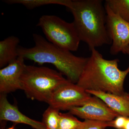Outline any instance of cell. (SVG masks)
Instances as JSON below:
<instances>
[{
  "instance_id": "6da1fadb",
  "label": "cell",
  "mask_w": 129,
  "mask_h": 129,
  "mask_svg": "<svg viewBox=\"0 0 129 129\" xmlns=\"http://www.w3.org/2000/svg\"><path fill=\"white\" fill-rule=\"evenodd\" d=\"M91 51V55L76 84L85 90L125 95L124 83L129 73V66L125 70H120L118 59H105L96 48Z\"/></svg>"
},
{
  "instance_id": "7a4b0ae2",
  "label": "cell",
  "mask_w": 129,
  "mask_h": 129,
  "mask_svg": "<svg viewBox=\"0 0 129 129\" xmlns=\"http://www.w3.org/2000/svg\"><path fill=\"white\" fill-rule=\"evenodd\" d=\"M33 38V47L18 46V56L40 65L52 64L70 82L77 84L88 58L75 55L70 51L54 45L40 35L34 34Z\"/></svg>"
},
{
  "instance_id": "3957f363",
  "label": "cell",
  "mask_w": 129,
  "mask_h": 129,
  "mask_svg": "<svg viewBox=\"0 0 129 129\" xmlns=\"http://www.w3.org/2000/svg\"><path fill=\"white\" fill-rule=\"evenodd\" d=\"M81 41L90 50L112 44L106 27V12L101 0H74L69 8Z\"/></svg>"
},
{
  "instance_id": "277c9868",
  "label": "cell",
  "mask_w": 129,
  "mask_h": 129,
  "mask_svg": "<svg viewBox=\"0 0 129 129\" xmlns=\"http://www.w3.org/2000/svg\"><path fill=\"white\" fill-rule=\"evenodd\" d=\"M69 82L60 72L48 67L25 64L21 77V90L28 98L47 103L57 88Z\"/></svg>"
},
{
  "instance_id": "5b68a950",
  "label": "cell",
  "mask_w": 129,
  "mask_h": 129,
  "mask_svg": "<svg viewBox=\"0 0 129 129\" xmlns=\"http://www.w3.org/2000/svg\"><path fill=\"white\" fill-rule=\"evenodd\" d=\"M37 26L54 45L70 52L78 49L81 41L73 22H68L55 15H45L40 18Z\"/></svg>"
},
{
  "instance_id": "8992f818",
  "label": "cell",
  "mask_w": 129,
  "mask_h": 129,
  "mask_svg": "<svg viewBox=\"0 0 129 129\" xmlns=\"http://www.w3.org/2000/svg\"><path fill=\"white\" fill-rule=\"evenodd\" d=\"M93 97L76 84L69 82L57 88L52 95L47 103L59 111H69L74 107L83 106Z\"/></svg>"
},
{
  "instance_id": "52a82bcc",
  "label": "cell",
  "mask_w": 129,
  "mask_h": 129,
  "mask_svg": "<svg viewBox=\"0 0 129 129\" xmlns=\"http://www.w3.org/2000/svg\"><path fill=\"white\" fill-rule=\"evenodd\" d=\"M106 27L112 41L110 52L113 55L124 53L129 45V22L115 14L107 4Z\"/></svg>"
},
{
  "instance_id": "ba28073f",
  "label": "cell",
  "mask_w": 129,
  "mask_h": 129,
  "mask_svg": "<svg viewBox=\"0 0 129 129\" xmlns=\"http://www.w3.org/2000/svg\"><path fill=\"white\" fill-rule=\"evenodd\" d=\"M69 112L85 120L106 122L112 121L120 115L95 96L83 106L72 108Z\"/></svg>"
},
{
  "instance_id": "9c48e42d",
  "label": "cell",
  "mask_w": 129,
  "mask_h": 129,
  "mask_svg": "<svg viewBox=\"0 0 129 129\" xmlns=\"http://www.w3.org/2000/svg\"><path fill=\"white\" fill-rule=\"evenodd\" d=\"M23 58L18 56L0 70V93L7 95L21 90V77L25 64Z\"/></svg>"
},
{
  "instance_id": "30bf717a",
  "label": "cell",
  "mask_w": 129,
  "mask_h": 129,
  "mask_svg": "<svg viewBox=\"0 0 129 129\" xmlns=\"http://www.w3.org/2000/svg\"><path fill=\"white\" fill-rule=\"evenodd\" d=\"M0 120L28 125L35 129H46L42 122L30 118L21 113L16 106L9 102L7 95L3 94H0Z\"/></svg>"
},
{
  "instance_id": "8fae6325",
  "label": "cell",
  "mask_w": 129,
  "mask_h": 129,
  "mask_svg": "<svg viewBox=\"0 0 129 129\" xmlns=\"http://www.w3.org/2000/svg\"><path fill=\"white\" fill-rule=\"evenodd\" d=\"M86 91L90 94L101 99L119 115L129 117V101L125 95H119L96 91Z\"/></svg>"
},
{
  "instance_id": "7c38bea8",
  "label": "cell",
  "mask_w": 129,
  "mask_h": 129,
  "mask_svg": "<svg viewBox=\"0 0 129 129\" xmlns=\"http://www.w3.org/2000/svg\"><path fill=\"white\" fill-rule=\"evenodd\" d=\"M20 42L16 36H9L0 41V68H4L18 57L17 50Z\"/></svg>"
},
{
  "instance_id": "4fadbf2b",
  "label": "cell",
  "mask_w": 129,
  "mask_h": 129,
  "mask_svg": "<svg viewBox=\"0 0 129 129\" xmlns=\"http://www.w3.org/2000/svg\"><path fill=\"white\" fill-rule=\"evenodd\" d=\"M4 2L9 5L19 4L27 9H32L36 8L50 5H61L69 8L72 4V0H6Z\"/></svg>"
},
{
  "instance_id": "5bb4252c",
  "label": "cell",
  "mask_w": 129,
  "mask_h": 129,
  "mask_svg": "<svg viewBox=\"0 0 129 129\" xmlns=\"http://www.w3.org/2000/svg\"><path fill=\"white\" fill-rule=\"evenodd\" d=\"M106 4L114 13L129 22V0H106Z\"/></svg>"
},
{
  "instance_id": "9a60e30c",
  "label": "cell",
  "mask_w": 129,
  "mask_h": 129,
  "mask_svg": "<svg viewBox=\"0 0 129 129\" xmlns=\"http://www.w3.org/2000/svg\"><path fill=\"white\" fill-rule=\"evenodd\" d=\"M60 111L49 106L43 115L42 123L46 129H58L59 125Z\"/></svg>"
},
{
  "instance_id": "2e32d148",
  "label": "cell",
  "mask_w": 129,
  "mask_h": 129,
  "mask_svg": "<svg viewBox=\"0 0 129 129\" xmlns=\"http://www.w3.org/2000/svg\"><path fill=\"white\" fill-rule=\"evenodd\" d=\"M70 113L60 112L58 129H77L82 123Z\"/></svg>"
},
{
  "instance_id": "e0dca14e",
  "label": "cell",
  "mask_w": 129,
  "mask_h": 129,
  "mask_svg": "<svg viewBox=\"0 0 129 129\" xmlns=\"http://www.w3.org/2000/svg\"><path fill=\"white\" fill-rule=\"evenodd\" d=\"M108 127H109L108 122L85 120L77 129H105Z\"/></svg>"
},
{
  "instance_id": "ac0fdd59",
  "label": "cell",
  "mask_w": 129,
  "mask_h": 129,
  "mask_svg": "<svg viewBox=\"0 0 129 129\" xmlns=\"http://www.w3.org/2000/svg\"><path fill=\"white\" fill-rule=\"evenodd\" d=\"M108 123L109 127L116 129H129V117H128L119 115Z\"/></svg>"
},
{
  "instance_id": "d6986e66",
  "label": "cell",
  "mask_w": 129,
  "mask_h": 129,
  "mask_svg": "<svg viewBox=\"0 0 129 129\" xmlns=\"http://www.w3.org/2000/svg\"><path fill=\"white\" fill-rule=\"evenodd\" d=\"M124 54H127L129 56V45L127 48H126L125 50L124 53Z\"/></svg>"
},
{
  "instance_id": "ffe728a7",
  "label": "cell",
  "mask_w": 129,
  "mask_h": 129,
  "mask_svg": "<svg viewBox=\"0 0 129 129\" xmlns=\"http://www.w3.org/2000/svg\"><path fill=\"white\" fill-rule=\"evenodd\" d=\"M125 96L129 101V92L128 93H126V94L125 95Z\"/></svg>"
},
{
  "instance_id": "44dd1931",
  "label": "cell",
  "mask_w": 129,
  "mask_h": 129,
  "mask_svg": "<svg viewBox=\"0 0 129 129\" xmlns=\"http://www.w3.org/2000/svg\"><path fill=\"white\" fill-rule=\"evenodd\" d=\"M7 129H15V128H14V126H12L11 127H9V128H8Z\"/></svg>"
}]
</instances>
